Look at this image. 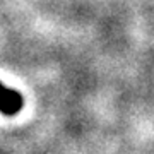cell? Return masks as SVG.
<instances>
[{
	"mask_svg": "<svg viewBox=\"0 0 154 154\" xmlns=\"http://www.w3.org/2000/svg\"><path fill=\"white\" fill-rule=\"evenodd\" d=\"M24 99H22L21 93H17L16 89L7 88L5 84L0 82V113H4L7 116L17 115L21 111Z\"/></svg>",
	"mask_w": 154,
	"mask_h": 154,
	"instance_id": "1",
	"label": "cell"
}]
</instances>
